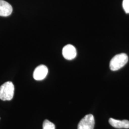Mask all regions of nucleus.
<instances>
[{"label":"nucleus","mask_w":129,"mask_h":129,"mask_svg":"<svg viewBox=\"0 0 129 129\" xmlns=\"http://www.w3.org/2000/svg\"><path fill=\"white\" fill-rule=\"evenodd\" d=\"M128 61V56L125 53L115 55L110 63V68L112 71H117L123 67Z\"/></svg>","instance_id":"obj_1"},{"label":"nucleus","mask_w":129,"mask_h":129,"mask_svg":"<svg viewBox=\"0 0 129 129\" xmlns=\"http://www.w3.org/2000/svg\"><path fill=\"white\" fill-rule=\"evenodd\" d=\"M14 92V84L8 81L0 87V99L2 101H11L13 98Z\"/></svg>","instance_id":"obj_2"},{"label":"nucleus","mask_w":129,"mask_h":129,"mask_svg":"<svg viewBox=\"0 0 129 129\" xmlns=\"http://www.w3.org/2000/svg\"><path fill=\"white\" fill-rule=\"evenodd\" d=\"M94 125V116L92 114H88L80 121L78 126V129H93Z\"/></svg>","instance_id":"obj_3"},{"label":"nucleus","mask_w":129,"mask_h":129,"mask_svg":"<svg viewBox=\"0 0 129 129\" xmlns=\"http://www.w3.org/2000/svg\"><path fill=\"white\" fill-rule=\"evenodd\" d=\"M48 73V69L46 66L41 64L37 67L33 73V78L36 80H42L45 78Z\"/></svg>","instance_id":"obj_4"},{"label":"nucleus","mask_w":129,"mask_h":129,"mask_svg":"<svg viewBox=\"0 0 129 129\" xmlns=\"http://www.w3.org/2000/svg\"><path fill=\"white\" fill-rule=\"evenodd\" d=\"M62 54L65 59L67 60H72L77 56V50L73 46L68 44L63 47Z\"/></svg>","instance_id":"obj_5"},{"label":"nucleus","mask_w":129,"mask_h":129,"mask_svg":"<svg viewBox=\"0 0 129 129\" xmlns=\"http://www.w3.org/2000/svg\"><path fill=\"white\" fill-rule=\"evenodd\" d=\"M13 8L11 5L8 2L0 0V16L7 17L12 13Z\"/></svg>","instance_id":"obj_6"},{"label":"nucleus","mask_w":129,"mask_h":129,"mask_svg":"<svg viewBox=\"0 0 129 129\" xmlns=\"http://www.w3.org/2000/svg\"><path fill=\"white\" fill-rule=\"evenodd\" d=\"M109 122L112 127L117 129H129V121L128 120H120L110 118Z\"/></svg>","instance_id":"obj_7"},{"label":"nucleus","mask_w":129,"mask_h":129,"mask_svg":"<svg viewBox=\"0 0 129 129\" xmlns=\"http://www.w3.org/2000/svg\"><path fill=\"white\" fill-rule=\"evenodd\" d=\"M43 129H55V126L49 120H46L43 122Z\"/></svg>","instance_id":"obj_8"},{"label":"nucleus","mask_w":129,"mask_h":129,"mask_svg":"<svg viewBox=\"0 0 129 129\" xmlns=\"http://www.w3.org/2000/svg\"><path fill=\"white\" fill-rule=\"evenodd\" d=\"M122 6L126 13H129V0H123Z\"/></svg>","instance_id":"obj_9"}]
</instances>
